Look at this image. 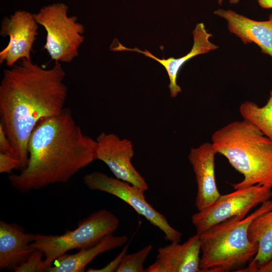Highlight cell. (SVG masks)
<instances>
[{
  "instance_id": "obj_3",
  "label": "cell",
  "mask_w": 272,
  "mask_h": 272,
  "mask_svg": "<svg viewBox=\"0 0 272 272\" xmlns=\"http://www.w3.org/2000/svg\"><path fill=\"white\" fill-rule=\"evenodd\" d=\"M217 153L243 176L235 189L259 184L272 188V141L246 119L232 121L211 137Z\"/></svg>"
},
{
  "instance_id": "obj_21",
  "label": "cell",
  "mask_w": 272,
  "mask_h": 272,
  "mask_svg": "<svg viewBox=\"0 0 272 272\" xmlns=\"http://www.w3.org/2000/svg\"><path fill=\"white\" fill-rule=\"evenodd\" d=\"M22 168L21 164L18 159L13 155L0 152V173H11L14 169Z\"/></svg>"
},
{
  "instance_id": "obj_13",
  "label": "cell",
  "mask_w": 272,
  "mask_h": 272,
  "mask_svg": "<svg viewBox=\"0 0 272 272\" xmlns=\"http://www.w3.org/2000/svg\"><path fill=\"white\" fill-rule=\"evenodd\" d=\"M193 44L190 51L186 55L178 58L170 57L167 59H160L148 50L143 51L138 48H129L123 46L120 43L116 47L111 48L112 51H130L141 53L145 56L151 58L161 64L166 69L169 76L170 83L168 87L170 96L176 97L181 92V88L177 84V79L178 73L183 65L190 58L199 55L207 53L217 49L219 46L212 43L210 38L213 36L208 32L203 23L197 24L192 31Z\"/></svg>"
},
{
  "instance_id": "obj_23",
  "label": "cell",
  "mask_w": 272,
  "mask_h": 272,
  "mask_svg": "<svg viewBox=\"0 0 272 272\" xmlns=\"http://www.w3.org/2000/svg\"><path fill=\"white\" fill-rule=\"evenodd\" d=\"M0 152L15 156L13 148L3 125L0 123Z\"/></svg>"
},
{
  "instance_id": "obj_6",
  "label": "cell",
  "mask_w": 272,
  "mask_h": 272,
  "mask_svg": "<svg viewBox=\"0 0 272 272\" xmlns=\"http://www.w3.org/2000/svg\"><path fill=\"white\" fill-rule=\"evenodd\" d=\"M69 7L57 2L43 7L35 14L38 25L46 32L45 49L55 62L69 63L77 57L84 41V26L76 16L68 15Z\"/></svg>"
},
{
  "instance_id": "obj_2",
  "label": "cell",
  "mask_w": 272,
  "mask_h": 272,
  "mask_svg": "<svg viewBox=\"0 0 272 272\" xmlns=\"http://www.w3.org/2000/svg\"><path fill=\"white\" fill-rule=\"evenodd\" d=\"M28 160L11 185L22 193L69 181L96 160V141L84 134L71 111L41 119L28 142Z\"/></svg>"
},
{
  "instance_id": "obj_1",
  "label": "cell",
  "mask_w": 272,
  "mask_h": 272,
  "mask_svg": "<svg viewBox=\"0 0 272 272\" xmlns=\"http://www.w3.org/2000/svg\"><path fill=\"white\" fill-rule=\"evenodd\" d=\"M60 62L46 69L23 58L5 70L0 84V123L23 169L28 160V142L42 119L65 108L67 88Z\"/></svg>"
},
{
  "instance_id": "obj_16",
  "label": "cell",
  "mask_w": 272,
  "mask_h": 272,
  "mask_svg": "<svg viewBox=\"0 0 272 272\" xmlns=\"http://www.w3.org/2000/svg\"><path fill=\"white\" fill-rule=\"evenodd\" d=\"M125 235L110 234L96 245L80 249L74 254L65 253L57 258L48 268V272H83L85 267L97 255L123 246L127 241Z\"/></svg>"
},
{
  "instance_id": "obj_18",
  "label": "cell",
  "mask_w": 272,
  "mask_h": 272,
  "mask_svg": "<svg viewBox=\"0 0 272 272\" xmlns=\"http://www.w3.org/2000/svg\"><path fill=\"white\" fill-rule=\"evenodd\" d=\"M244 119L252 123L272 141V90L266 103L260 107L254 102L245 101L239 108Z\"/></svg>"
},
{
  "instance_id": "obj_14",
  "label": "cell",
  "mask_w": 272,
  "mask_h": 272,
  "mask_svg": "<svg viewBox=\"0 0 272 272\" xmlns=\"http://www.w3.org/2000/svg\"><path fill=\"white\" fill-rule=\"evenodd\" d=\"M215 15L225 19L229 31L238 37L242 42L254 43L261 51L272 57V13L267 21H255L231 10L219 9Z\"/></svg>"
},
{
  "instance_id": "obj_8",
  "label": "cell",
  "mask_w": 272,
  "mask_h": 272,
  "mask_svg": "<svg viewBox=\"0 0 272 272\" xmlns=\"http://www.w3.org/2000/svg\"><path fill=\"white\" fill-rule=\"evenodd\" d=\"M271 189L256 184L221 194L210 206L191 216V223L196 233L199 235L211 226L231 217H246L252 209L271 198Z\"/></svg>"
},
{
  "instance_id": "obj_9",
  "label": "cell",
  "mask_w": 272,
  "mask_h": 272,
  "mask_svg": "<svg viewBox=\"0 0 272 272\" xmlns=\"http://www.w3.org/2000/svg\"><path fill=\"white\" fill-rule=\"evenodd\" d=\"M38 24L34 14L19 10L2 21L0 35L8 36V45L0 52V63L13 66L23 58L31 59L33 45L38 35Z\"/></svg>"
},
{
  "instance_id": "obj_11",
  "label": "cell",
  "mask_w": 272,
  "mask_h": 272,
  "mask_svg": "<svg viewBox=\"0 0 272 272\" xmlns=\"http://www.w3.org/2000/svg\"><path fill=\"white\" fill-rule=\"evenodd\" d=\"M217 152L211 143L192 148L188 156L197 184L195 205L198 211L212 205L220 196L215 179V158Z\"/></svg>"
},
{
  "instance_id": "obj_25",
  "label": "cell",
  "mask_w": 272,
  "mask_h": 272,
  "mask_svg": "<svg viewBox=\"0 0 272 272\" xmlns=\"http://www.w3.org/2000/svg\"><path fill=\"white\" fill-rule=\"evenodd\" d=\"M224 0H217L218 3L219 5H221L222 4V2ZM239 2V0H230L229 3L231 4H236L238 3Z\"/></svg>"
},
{
  "instance_id": "obj_7",
  "label": "cell",
  "mask_w": 272,
  "mask_h": 272,
  "mask_svg": "<svg viewBox=\"0 0 272 272\" xmlns=\"http://www.w3.org/2000/svg\"><path fill=\"white\" fill-rule=\"evenodd\" d=\"M86 186L91 190L112 194L127 203L136 212L158 227L165 235V240L179 242L182 234L173 228L166 217L156 210L145 198L143 189L128 182L111 177L100 171L86 174L83 177Z\"/></svg>"
},
{
  "instance_id": "obj_4",
  "label": "cell",
  "mask_w": 272,
  "mask_h": 272,
  "mask_svg": "<svg viewBox=\"0 0 272 272\" xmlns=\"http://www.w3.org/2000/svg\"><path fill=\"white\" fill-rule=\"evenodd\" d=\"M271 209V199L244 218L231 217L199 234L201 272L238 271L243 268L258 249V244L249 238V226L255 218Z\"/></svg>"
},
{
  "instance_id": "obj_15",
  "label": "cell",
  "mask_w": 272,
  "mask_h": 272,
  "mask_svg": "<svg viewBox=\"0 0 272 272\" xmlns=\"http://www.w3.org/2000/svg\"><path fill=\"white\" fill-rule=\"evenodd\" d=\"M35 234L26 233L16 223L0 222V269L14 270L34 251Z\"/></svg>"
},
{
  "instance_id": "obj_5",
  "label": "cell",
  "mask_w": 272,
  "mask_h": 272,
  "mask_svg": "<svg viewBox=\"0 0 272 272\" xmlns=\"http://www.w3.org/2000/svg\"><path fill=\"white\" fill-rule=\"evenodd\" d=\"M119 224L118 218L112 212L100 210L79 221L75 229L66 230L61 235L35 234L31 245L43 253L49 268L57 258L70 250L96 245L107 235L113 234Z\"/></svg>"
},
{
  "instance_id": "obj_24",
  "label": "cell",
  "mask_w": 272,
  "mask_h": 272,
  "mask_svg": "<svg viewBox=\"0 0 272 272\" xmlns=\"http://www.w3.org/2000/svg\"><path fill=\"white\" fill-rule=\"evenodd\" d=\"M257 272H272V257L266 262L259 265Z\"/></svg>"
},
{
  "instance_id": "obj_19",
  "label": "cell",
  "mask_w": 272,
  "mask_h": 272,
  "mask_svg": "<svg viewBox=\"0 0 272 272\" xmlns=\"http://www.w3.org/2000/svg\"><path fill=\"white\" fill-rule=\"evenodd\" d=\"M153 246L148 245L138 251L122 257L116 272H145L144 263L150 253Z\"/></svg>"
},
{
  "instance_id": "obj_10",
  "label": "cell",
  "mask_w": 272,
  "mask_h": 272,
  "mask_svg": "<svg viewBox=\"0 0 272 272\" xmlns=\"http://www.w3.org/2000/svg\"><path fill=\"white\" fill-rule=\"evenodd\" d=\"M96 141V159L104 162L116 178L145 191L148 189L146 180L132 165L134 150L131 141L103 132Z\"/></svg>"
},
{
  "instance_id": "obj_22",
  "label": "cell",
  "mask_w": 272,
  "mask_h": 272,
  "mask_svg": "<svg viewBox=\"0 0 272 272\" xmlns=\"http://www.w3.org/2000/svg\"><path fill=\"white\" fill-rule=\"evenodd\" d=\"M128 247V244L126 245L123 249L121 252L111 262L108 263L106 266L100 269H95L89 268L87 269L88 272H110L116 271L118 266H119L121 260L123 256L126 253V251Z\"/></svg>"
},
{
  "instance_id": "obj_17",
  "label": "cell",
  "mask_w": 272,
  "mask_h": 272,
  "mask_svg": "<svg viewBox=\"0 0 272 272\" xmlns=\"http://www.w3.org/2000/svg\"><path fill=\"white\" fill-rule=\"evenodd\" d=\"M248 234L251 241L258 244V249L248 265L238 271L257 272L259 265L272 257V209L253 220L249 226Z\"/></svg>"
},
{
  "instance_id": "obj_20",
  "label": "cell",
  "mask_w": 272,
  "mask_h": 272,
  "mask_svg": "<svg viewBox=\"0 0 272 272\" xmlns=\"http://www.w3.org/2000/svg\"><path fill=\"white\" fill-rule=\"evenodd\" d=\"M48 267L45 263L43 253L35 250L27 259L17 266L15 272H44L47 271Z\"/></svg>"
},
{
  "instance_id": "obj_12",
  "label": "cell",
  "mask_w": 272,
  "mask_h": 272,
  "mask_svg": "<svg viewBox=\"0 0 272 272\" xmlns=\"http://www.w3.org/2000/svg\"><path fill=\"white\" fill-rule=\"evenodd\" d=\"M200 253L199 235L196 233L182 244L171 242L158 248L155 261L145 272H201Z\"/></svg>"
}]
</instances>
